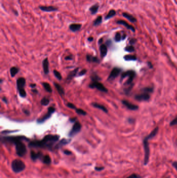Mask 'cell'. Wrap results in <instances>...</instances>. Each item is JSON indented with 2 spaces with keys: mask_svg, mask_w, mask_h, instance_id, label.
I'll return each instance as SVG.
<instances>
[{
  "mask_svg": "<svg viewBox=\"0 0 177 178\" xmlns=\"http://www.w3.org/2000/svg\"><path fill=\"white\" fill-rule=\"evenodd\" d=\"M39 9L42 11L46 12H56L58 10L57 8L55 7L54 6H40Z\"/></svg>",
  "mask_w": 177,
  "mask_h": 178,
  "instance_id": "obj_11",
  "label": "cell"
},
{
  "mask_svg": "<svg viewBox=\"0 0 177 178\" xmlns=\"http://www.w3.org/2000/svg\"><path fill=\"white\" fill-rule=\"evenodd\" d=\"M89 87L92 89L96 88L99 91L103 92H108V89L102 83L98 81H93L92 83L89 84Z\"/></svg>",
  "mask_w": 177,
  "mask_h": 178,
  "instance_id": "obj_6",
  "label": "cell"
},
{
  "mask_svg": "<svg viewBox=\"0 0 177 178\" xmlns=\"http://www.w3.org/2000/svg\"><path fill=\"white\" fill-rule=\"evenodd\" d=\"M86 59H87V61L88 62H92L95 63H99V59H98L97 57L92 56L90 55H87Z\"/></svg>",
  "mask_w": 177,
  "mask_h": 178,
  "instance_id": "obj_26",
  "label": "cell"
},
{
  "mask_svg": "<svg viewBox=\"0 0 177 178\" xmlns=\"http://www.w3.org/2000/svg\"><path fill=\"white\" fill-rule=\"evenodd\" d=\"M55 111V109L53 107H49L48 109V112H47V113L45 115H44L43 117H42V118L39 119H38L37 121V122L38 123H41L44 122L46 120H47L48 119H49V118L50 117L51 114H52V113H54Z\"/></svg>",
  "mask_w": 177,
  "mask_h": 178,
  "instance_id": "obj_8",
  "label": "cell"
},
{
  "mask_svg": "<svg viewBox=\"0 0 177 178\" xmlns=\"http://www.w3.org/2000/svg\"><path fill=\"white\" fill-rule=\"evenodd\" d=\"M102 22V17L101 16H98L97 18L93 22V25L94 26H98L100 25Z\"/></svg>",
  "mask_w": 177,
  "mask_h": 178,
  "instance_id": "obj_27",
  "label": "cell"
},
{
  "mask_svg": "<svg viewBox=\"0 0 177 178\" xmlns=\"http://www.w3.org/2000/svg\"><path fill=\"white\" fill-rule=\"evenodd\" d=\"M166 178H169V177H166Z\"/></svg>",
  "mask_w": 177,
  "mask_h": 178,
  "instance_id": "obj_53",
  "label": "cell"
},
{
  "mask_svg": "<svg viewBox=\"0 0 177 178\" xmlns=\"http://www.w3.org/2000/svg\"><path fill=\"white\" fill-rule=\"evenodd\" d=\"M126 35H125V34H124V35H123V37H122V39L123 40H124V39H125V38H126Z\"/></svg>",
  "mask_w": 177,
  "mask_h": 178,
  "instance_id": "obj_51",
  "label": "cell"
},
{
  "mask_svg": "<svg viewBox=\"0 0 177 178\" xmlns=\"http://www.w3.org/2000/svg\"><path fill=\"white\" fill-rule=\"evenodd\" d=\"M42 153L41 152H38V153H35L34 151H32L31 152V158L33 160H36L37 159H41L42 157H43Z\"/></svg>",
  "mask_w": 177,
  "mask_h": 178,
  "instance_id": "obj_14",
  "label": "cell"
},
{
  "mask_svg": "<svg viewBox=\"0 0 177 178\" xmlns=\"http://www.w3.org/2000/svg\"><path fill=\"white\" fill-rule=\"evenodd\" d=\"M123 16L126 19H127L128 20H129V21L132 23H135L137 21V19L136 18H135L133 15L128 14L127 13H123Z\"/></svg>",
  "mask_w": 177,
  "mask_h": 178,
  "instance_id": "obj_19",
  "label": "cell"
},
{
  "mask_svg": "<svg viewBox=\"0 0 177 178\" xmlns=\"http://www.w3.org/2000/svg\"><path fill=\"white\" fill-rule=\"evenodd\" d=\"M125 51L129 52H133L135 51V48L132 45L128 46V47H126L125 48Z\"/></svg>",
  "mask_w": 177,
  "mask_h": 178,
  "instance_id": "obj_37",
  "label": "cell"
},
{
  "mask_svg": "<svg viewBox=\"0 0 177 178\" xmlns=\"http://www.w3.org/2000/svg\"><path fill=\"white\" fill-rule=\"evenodd\" d=\"M117 24H120V25H122L125 26V27H126L128 29H129L130 30H132L133 32L135 31V28L133 27V26H131L130 25H129L127 22H126L125 21H122V20H120V21H119L117 22Z\"/></svg>",
  "mask_w": 177,
  "mask_h": 178,
  "instance_id": "obj_17",
  "label": "cell"
},
{
  "mask_svg": "<svg viewBox=\"0 0 177 178\" xmlns=\"http://www.w3.org/2000/svg\"><path fill=\"white\" fill-rule=\"evenodd\" d=\"M54 74L55 77L58 79V80H61V79H62V76H61V74H60V73L59 72L55 70H54Z\"/></svg>",
  "mask_w": 177,
  "mask_h": 178,
  "instance_id": "obj_35",
  "label": "cell"
},
{
  "mask_svg": "<svg viewBox=\"0 0 177 178\" xmlns=\"http://www.w3.org/2000/svg\"><path fill=\"white\" fill-rule=\"evenodd\" d=\"M93 40H94V38H93V37H89V38H88V40L89 41H90V42L93 41Z\"/></svg>",
  "mask_w": 177,
  "mask_h": 178,
  "instance_id": "obj_48",
  "label": "cell"
},
{
  "mask_svg": "<svg viewBox=\"0 0 177 178\" xmlns=\"http://www.w3.org/2000/svg\"><path fill=\"white\" fill-rule=\"evenodd\" d=\"M159 127L155 128L148 135L145 137L143 140L144 151H145V157H144V165L146 166L148 164L150 159V147L149 144V140L154 137L158 133Z\"/></svg>",
  "mask_w": 177,
  "mask_h": 178,
  "instance_id": "obj_2",
  "label": "cell"
},
{
  "mask_svg": "<svg viewBox=\"0 0 177 178\" xmlns=\"http://www.w3.org/2000/svg\"><path fill=\"white\" fill-rule=\"evenodd\" d=\"M43 70L44 71V73L45 74H48L49 71V63L48 61V58H46L44 59L43 61Z\"/></svg>",
  "mask_w": 177,
  "mask_h": 178,
  "instance_id": "obj_16",
  "label": "cell"
},
{
  "mask_svg": "<svg viewBox=\"0 0 177 178\" xmlns=\"http://www.w3.org/2000/svg\"><path fill=\"white\" fill-rule=\"evenodd\" d=\"M43 87L46 91H47L48 92H49V93L52 92V89H51L50 85H49V83H48L47 82H43Z\"/></svg>",
  "mask_w": 177,
  "mask_h": 178,
  "instance_id": "obj_29",
  "label": "cell"
},
{
  "mask_svg": "<svg viewBox=\"0 0 177 178\" xmlns=\"http://www.w3.org/2000/svg\"><path fill=\"white\" fill-rule=\"evenodd\" d=\"M78 68H77L73 70V71H72L69 74V75L68 76V77L67 78V81H71L72 79L76 76L77 72L78 71Z\"/></svg>",
  "mask_w": 177,
  "mask_h": 178,
  "instance_id": "obj_21",
  "label": "cell"
},
{
  "mask_svg": "<svg viewBox=\"0 0 177 178\" xmlns=\"http://www.w3.org/2000/svg\"><path fill=\"white\" fill-rule=\"evenodd\" d=\"M136 40L135 39H132L130 40V41L129 42H130V43L131 44H135L136 43Z\"/></svg>",
  "mask_w": 177,
  "mask_h": 178,
  "instance_id": "obj_43",
  "label": "cell"
},
{
  "mask_svg": "<svg viewBox=\"0 0 177 178\" xmlns=\"http://www.w3.org/2000/svg\"><path fill=\"white\" fill-rule=\"evenodd\" d=\"M121 71H122L121 69L119 68H113V69L112 70V71L111 72V73L109 76L108 80H113V79H115L119 75Z\"/></svg>",
  "mask_w": 177,
  "mask_h": 178,
  "instance_id": "obj_10",
  "label": "cell"
},
{
  "mask_svg": "<svg viewBox=\"0 0 177 178\" xmlns=\"http://www.w3.org/2000/svg\"><path fill=\"white\" fill-rule=\"evenodd\" d=\"M92 105H93V106L94 107L102 110V111L105 112V113H108V110H107V108L105 107L104 106H103V105H102L101 104H98V103H94L92 104Z\"/></svg>",
  "mask_w": 177,
  "mask_h": 178,
  "instance_id": "obj_23",
  "label": "cell"
},
{
  "mask_svg": "<svg viewBox=\"0 0 177 178\" xmlns=\"http://www.w3.org/2000/svg\"><path fill=\"white\" fill-rule=\"evenodd\" d=\"M19 71V69L18 68H16L15 67H13L11 68L10 70V75L12 77H15V76L18 73Z\"/></svg>",
  "mask_w": 177,
  "mask_h": 178,
  "instance_id": "obj_28",
  "label": "cell"
},
{
  "mask_svg": "<svg viewBox=\"0 0 177 178\" xmlns=\"http://www.w3.org/2000/svg\"><path fill=\"white\" fill-rule=\"evenodd\" d=\"M65 60H72V57L71 56H68L65 58Z\"/></svg>",
  "mask_w": 177,
  "mask_h": 178,
  "instance_id": "obj_45",
  "label": "cell"
},
{
  "mask_svg": "<svg viewBox=\"0 0 177 178\" xmlns=\"http://www.w3.org/2000/svg\"><path fill=\"white\" fill-rule=\"evenodd\" d=\"M172 165L174 167V168L176 170V171H177V161H174L173 162Z\"/></svg>",
  "mask_w": 177,
  "mask_h": 178,
  "instance_id": "obj_42",
  "label": "cell"
},
{
  "mask_svg": "<svg viewBox=\"0 0 177 178\" xmlns=\"http://www.w3.org/2000/svg\"><path fill=\"white\" fill-rule=\"evenodd\" d=\"M2 100H3L5 103H7V100H6V98L5 97H3V99H2Z\"/></svg>",
  "mask_w": 177,
  "mask_h": 178,
  "instance_id": "obj_50",
  "label": "cell"
},
{
  "mask_svg": "<svg viewBox=\"0 0 177 178\" xmlns=\"http://www.w3.org/2000/svg\"><path fill=\"white\" fill-rule=\"evenodd\" d=\"M123 104L125 105V106L129 109L132 110H136L138 109V106L137 105H136L135 104H133L132 103H131L127 101L126 100H123L122 101Z\"/></svg>",
  "mask_w": 177,
  "mask_h": 178,
  "instance_id": "obj_12",
  "label": "cell"
},
{
  "mask_svg": "<svg viewBox=\"0 0 177 178\" xmlns=\"http://www.w3.org/2000/svg\"><path fill=\"white\" fill-rule=\"evenodd\" d=\"M67 106L69 107V108H71V109H76L75 105L74 104H73L71 103H68L67 104Z\"/></svg>",
  "mask_w": 177,
  "mask_h": 178,
  "instance_id": "obj_40",
  "label": "cell"
},
{
  "mask_svg": "<svg viewBox=\"0 0 177 178\" xmlns=\"http://www.w3.org/2000/svg\"><path fill=\"white\" fill-rule=\"evenodd\" d=\"M126 178H142V177L136 173H133L131 175H129Z\"/></svg>",
  "mask_w": 177,
  "mask_h": 178,
  "instance_id": "obj_38",
  "label": "cell"
},
{
  "mask_svg": "<svg viewBox=\"0 0 177 178\" xmlns=\"http://www.w3.org/2000/svg\"><path fill=\"white\" fill-rule=\"evenodd\" d=\"M150 98V95L149 93L143 92L141 94L136 95L135 98L138 101H147Z\"/></svg>",
  "mask_w": 177,
  "mask_h": 178,
  "instance_id": "obj_9",
  "label": "cell"
},
{
  "mask_svg": "<svg viewBox=\"0 0 177 178\" xmlns=\"http://www.w3.org/2000/svg\"><path fill=\"white\" fill-rule=\"evenodd\" d=\"M36 86V84H31L30 85V87L32 88H35Z\"/></svg>",
  "mask_w": 177,
  "mask_h": 178,
  "instance_id": "obj_49",
  "label": "cell"
},
{
  "mask_svg": "<svg viewBox=\"0 0 177 178\" xmlns=\"http://www.w3.org/2000/svg\"><path fill=\"white\" fill-rule=\"evenodd\" d=\"M116 13L115 10H111L109 12L108 14L106 15V17H105V19L107 20V19H109L111 18H112L116 15Z\"/></svg>",
  "mask_w": 177,
  "mask_h": 178,
  "instance_id": "obj_25",
  "label": "cell"
},
{
  "mask_svg": "<svg viewBox=\"0 0 177 178\" xmlns=\"http://www.w3.org/2000/svg\"><path fill=\"white\" fill-rule=\"evenodd\" d=\"M49 103V100L46 97H44L41 100V104L43 106H46Z\"/></svg>",
  "mask_w": 177,
  "mask_h": 178,
  "instance_id": "obj_32",
  "label": "cell"
},
{
  "mask_svg": "<svg viewBox=\"0 0 177 178\" xmlns=\"http://www.w3.org/2000/svg\"><path fill=\"white\" fill-rule=\"evenodd\" d=\"M135 72L133 70H129L126 72H124L121 75V79H123L125 78L128 77V79L126 82L127 84H130L132 83L133 80L135 77Z\"/></svg>",
  "mask_w": 177,
  "mask_h": 178,
  "instance_id": "obj_5",
  "label": "cell"
},
{
  "mask_svg": "<svg viewBox=\"0 0 177 178\" xmlns=\"http://www.w3.org/2000/svg\"><path fill=\"white\" fill-rule=\"evenodd\" d=\"M103 169H104L103 167H96L95 168V170H96L97 171H101Z\"/></svg>",
  "mask_w": 177,
  "mask_h": 178,
  "instance_id": "obj_44",
  "label": "cell"
},
{
  "mask_svg": "<svg viewBox=\"0 0 177 178\" xmlns=\"http://www.w3.org/2000/svg\"><path fill=\"white\" fill-rule=\"evenodd\" d=\"M76 112L78 114H80L81 115L85 116V115H86L87 114L86 112L82 109H76Z\"/></svg>",
  "mask_w": 177,
  "mask_h": 178,
  "instance_id": "obj_36",
  "label": "cell"
},
{
  "mask_svg": "<svg viewBox=\"0 0 177 178\" xmlns=\"http://www.w3.org/2000/svg\"><path fill=\"white\" fill-rule=\"evenodd\" d=\"M99 8V5L98 4H95L91 6L89 8V11L92 15H95L98 12Z\"/></svg>",
  "mask_w": 177,
  "mask_h": 178,
  "instance_id": "obj_18",
  "label": "cell"
},
{
  "mask_svg": "<svg viewBox=\"0 0 177 178\" xmlns=\"http://www.w3.org/2000/svg\"><path fill=\"white\" fill-rule=\"evenodd\" d=\"M114 39H115V41H116V42H119V41H120L121 40L122 36H121L120 33H119V32H117L116 33Z\"/></svg>",
  "mask_w": 177,
  "mask_h": 178,
  "instance_id": "obj_34",
  "label": "cell"
},
{
  "mask_svg": "<svg viewBox=\"0 0 177 178\" xmlns=\"http://www.w3.org/2000/svg\"><path fill=\"white\" fill-rule=\"evenodd\" d=\"M100 51L101 56L102 57H105L107 54V52H108L107 47L105 44H102L100 47Z\"/></svg>",
  "mask_w": 177,
  "mask_h": 178,
  "instance_id": "obj_20",
  "label": "cell"
},
{
  "mask_svg": "<svg viewBox=\"0 0 177 178\" xmlns=\"http://www.w3.org/2000/svg\"><path fill=\"white\" fill-rule=\"evenodd\" d=\"M170 125L171 126H176V125H177V117L175 118L173 120L171 121V122L170 123Z\"/></svg>",
  "mask_w": 177,
  "mask_h": 178,
  "instance_id": "obj_39",
  "label": "cell"
},
{
  "mask_svg": "<svg viewBox=\"0 0 177 178\" xmlns=\"http://www.w3.org/2000/svg\"><path fill=\"white\" fill-rule=\"evenodd\" d=\"M86 72H87V70H86V69H84L82 70V71H81L80 72L79 75H79L80 76H83V75H84L86 74Z\"/></svg>",
  "mask_w": 177,
  "mask_h": 178,
  "instance_id": "obj_41",
  "label": "cell"
},
{
  "mask_svg": "<svg viewBox=\"0 0 177 178\" xmlns=\"http://www.w3.org/2000/svg\"><path fill=\"white\" fill-rule=\"evenodd\" d=\"M32 91H33V92H35V93H37V91L36 90L33 89V90H32Z\"/></svg>",
  "mask_w": 177,
  "mask_h": 178,
  "instance_id": "obj_52",
  "label": "cell"
},
{
  "mask_svg": "<svg viewBox=\"0 0 177 178\" xmlns=\"http://www.w3.org/2000/svg\"><path fill=\"white\" fill-rule=\"evenodd\" d=\"M59 136L57 135L48 134L45 136L42 140L31 142L29 146L32 147L51 149L55 143L58 141Z\"/></svg>",
  "mask_w": 177,
  "mask_h": 178,
  "instance_id": "obj_1",
  "label": "cell"
},
{
  "mask_svg": "<svg viewBox=\"0 0 177 178\" xmlns=\"http://www.w3.org/2000/svg\"><path fill=\"white\" fill-rule=\"evenodd\" d=\"M54 85H55V86L57 91L58 92V93H59V94L62 96L64 94V91L61 85L57 83H54Z\"/></svg>",
  "mask_w": 177,
  "mask_h": 178,
  "instance_id": "obj_24",
  "label": "cell"
},
{
  "mask_svg": "<svg viewBox=\"0 0 177 178\" xmlns=\"http://www.w3.org/2000/svg\"><path fill=\"white\" fill-rule=\"evenodd\" d=\"M124 59L126 61H136L137 59V57L135 55H127L124 56Z\"/></svg>",
  "mask_w": 177,
  "mask_h": 178,
  "instance_id": "obj_30",
  "label": "cell"
},
{
  "mask_svg": "<svg viewBox=\"0 0 177 178\" xmlns=\"http://www.w3.org/2000/svg\"><path fill=\"white\" fill-rule=\"evenodd\" d=\"M82 128V126L79 122H76L72 128L71 130L69 133L70 137H73L77 134L80 131Z\"/></svg>",
  "mask_w": 177,
  "mask_h": 178,
  "instance_id": "obj_7",
  "label": "cell"
},
{
  "mask_svg": "<svg viewBox=\"0 0 177 178\" xmlns=\"http://www.w3.org/2000/svg\"><path fill=\"white\" fill-rule=\"evenodd\" d=\"M82 26L80 24H72L69 26V29L72 32H76L81 29Z\"/></svg>",
  "mask_w": 177,
  "mask_h": 178,
  "instance_id": "obj_15",
  "label": "cell"
},
{
  "mask_svg": "<svg viewBox=\"0 0 177 178\" xmlns=\"http://www.w3.org/2000/svg\"><path fill=\"white\" fill-rule=\"evenodd\" d=\"M25 84V80L24 78H19L17 81V86L18 91L23 90Z\"/></svg>",
  "mask_w": 177,
  "mask_h": 178,
  "instance_id": "obj_13",
  "label": "cell"
},
{
  "mask_svg": "<svg viewBox=\"0 0 177 178\" xmlns=\"http://www.w3.org/2000/svg\"><path fill=\"white\" fill-rule=\"evenodd\" d=\"M25 166L24 163L21 160L16 159L13 160L11 163V168L14 172L19 173L25 169Z\"/></svg>",
  "mask_w": 177,
  "mask_h": 178,
  "instance_id": "obj_4",
  "label": "cell"
},
{
  "mask_svg": "<svg viewBox=\"0 0 177 178\" xmlns=\"http://www.w3.org/2000/svg\"><path fill=\"white\" fill-rule=\"evenodd\" d=\"M22 137H7L4 138L5 140L10 142L15 145L17 154L19 157H23L27 153L25 145L21 141Z\"/></svg>",
  "mask_w": 177,
  "mask_h": 178,
  "instance_id": "obj_3",
  "label": "cell"
},
{
  "mask_svg": "<svg viewBox=\"0 0 177 178\" xmlns=\"http://www.w3.org/2000/svg\"><path fill=\"white\" fill-rule=\"evenodd\" d=\"M64 153L65 154H67V155H70V154H71V151H69V150H68L64 151Z\"/></svg>",
  "mask_w": 177,
  "mask_h": 178,
  "instance_id": "obj_46",
  "label": "cell"
},
{
  "mask_svg": "<svg viewBox=\"0 0 177 178\" xmlns=\"http://www.w3.org/2000/svg\"><path fill=\"white\" fill-rule=\"evenodd\" d=\"M41 160H42L43 162L45 164H49L51 163V158L50 156L48 155L43 156V157L41 158Z\"/></svg>",
  "mask_w": 177,
  "mask_h": 178,
  "instance_id": "obj_22",
  "label": "cell"
},
{
  "mask_svg": "<svg viewBox=\"0 0 177 178\" xmlns=\"http://www.w3.org/2000/svg\"><path fill=\"white\" fill-rule=\"evenodd\" d=\"M70 142V140H67V139H65V138H63V139L61 140L60 141V142L59 143V144L57 145V147H58L59 146H63V145H65V144L69 143Z\"/></svg>",
  "mask_w": 177,
  "mask_h": 178,
  "instance_id": "obj_31",
  "label": "cell"
},
{
  "mask_svg": "<svg viewBox=\"0 0 177 178\" xmlns=\"http://www.w3.org/2000/svg\"><path fill=\"white\" fill-rule=\"evenodd\" d=\"M142 91L144 92H146V93H151L153 92V89L152 88H151V87H147V88H145L142 89Z\"/></svg>",
  "mask_w": 177,
  "mask_h": 178,
  "instance_id": "obj_33",
  "label": "cell"
},
{
  "mask_svg": "<svg viewBox=\"0 0 177 178\" xmlns=\"http://www.w3.org/2000/svg\"><path fill=\"white\" fill-rule=\"evenodd\" d=\"M70 121L72 122H75V121L76 120V118H71L70 119Z\"/></svg>",
  "mask_w": 177,
  "mask_h": 178,
  "instance_id": "obj_47",
  "label": "cell"
}]
</instances>
